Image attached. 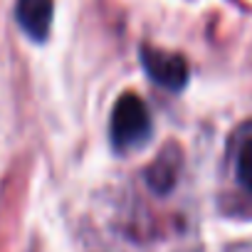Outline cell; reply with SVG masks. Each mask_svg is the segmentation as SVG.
Returning <instances> with one entry per match:
<instances>
[{
    "mask_svg": "<svg viewBox=\"0 0 252 252\" xmlns=\"http://www.w3.org/2000/svg\"><path fill=\"white\" fill-rule=\"evenodd\" d=\"M151 136V116L144 99L136 94H124L114 104L111 114V141L116 149L129 151L134 146H141Z\"/></svg>",
    "mask_w": 252,
    "mask_h": 252,
    "instance_id": "cell-1",
    "label": "cell"
},
{
    "mask_svg": "<svg viewBox=\"0 0 252 252\" xmlns=\"http://www.w3.org/2000/svg\"><path fill=\"white\" fill-rule=\"evenodd\" d=\"M141 62L149 72V77L154 82H158L161 87L178 92L186 87L188 82V64L181 55H171L163 50H154V47H144L141 50Z\"/></svg>",
    "mask_w": 252,
    "mask_h": 252,
    "instance_id": "cell-2",
    "label": "cell"
},
{
    "mask_svg": "<svg viewBox=\"0 0 252 252\" xmlns=\"http://www.w3.org/2000/svg\"><path fill=\"white\" fill-rule=\"evenodd\" d=\"M55 0H18V23L32 40H45L52 28Z\"/></svg>",
    "mask_w": 252,
    "mask_h": 252,
    "instance_id": "cell-3",
    "label": "cell"
},
{
    "mask_svg": "<svg viewBox=\"0 0 252 252\" xmlns=\"http://www.w3.org/2000/svg\"><path fill=\"white\" fill-rule=\"evenodd\" d=\"M237 176L240 181L252 190V141H247L240 151V158H237Z\"/></svg>",
    "mask_w": 252,
    "mask_h": 252,
    "instance_id": "cell-4",
    "label": "cell"
}]
</instances>
